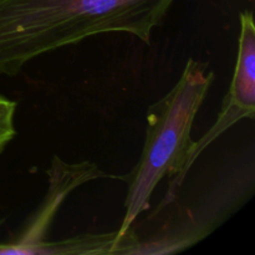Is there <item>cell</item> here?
Segmentation results:
<instances>
[{
    "mask_svg": "<svg viewBox=\"0 0 255 255\" xmlns=\"http://www.w3.org/2000/svg\"><path fill=\"white\" fill-rule=\"evenodd\" d=\"M255 116V25L252 11L241 12V34L236 70L216 124L194 141L187 161V173L202 152L232 126Z\"/></svg>",
    "mask_w": 255,
    "mask_h": 255,
    "instance_id": "4",
    "label": "cell"
},
{
    "mask_svg": "<svg viewBox=\"0 0 255 255\" xmlns=\"http://www.w3.org/2000/svg\"><path fill=\"white\" fill-rule=\"evenodd\" d=\"M50 166L46 171V196L17 236L6 243H0V255H34L42 243L49 241L47 236L54 218L69 194L95 179L117 178L106 174L92 162L66 163L59 156H54Z\"/></svg>",
    "mask_w": 255,
    "mask_h": 255,
    "instance_id": "3",
    "label": "cell"
},
{
    "mask_svg": "<svg viewBox=\"0 0 255 255\" xmlns=\"http://www.w3.org/2000/svg\"><path fill=\"white\" fill-rule=\"evenodd\" d=\"M176 0H0V75L16 76L31 60L106 32L147 45Z\"/></svg>",
    "mask_w": 255,
    "mask_h": 255,
    "instance_id": "1",
    "label": "cell"
},
{
    "mask_svg": "<svg viewBox=\"0 0 255 255\" xmlns=\"http://www.w3.org/2000/svg\"><path fill=\"white\" fill-rule=\"evenodd\" d=\"M116 238L115 231L47 241L35 251L34 255H115Z\"/></svg>",
    "mask_w": 255,
    "mask_h": 255,
    "instance_id": "5",
    "label": "cell"
},
{
    "mask_svg": "<svg viewBox=\"0 0 255 255\" xmlns=\"http://www.w3.org/2000/svg\"><path fill=\"white\" fill-rule=\"evenodd\" d=\"M16 102L0 95V153L16 136L14 126Z\"/></svg>",
    "mask_w": 255,
    "mask_h": 255,
    "instance_id": "6",
    "label": "cell"
},
{
    "mask_svg": "<svg viewBox=\"0 0 255 255\" xmlns=\"http://www.w3.org/2000/svg\"><path fill=\"white\" fill-rule=\"evenodd\" d=\"M213 80L208 64L189 57L173 89L148 109L141 157L128 174L117 177L127 184L126 213L116 231L117 238L149 208L153 191L164 177L169 178V187L157 212L176 199L194 146L191 134L193 122Z\"/></svg>",
    "mask_w": 255,
    "mask_h": 255,
    "instance_id": "2",
    "label": "cell"
}]
</instances>
